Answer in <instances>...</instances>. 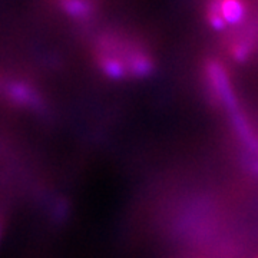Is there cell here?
<instances>
[{"label": "cell", "mask_w": 258, "mask_h": 258, "mask_svg": "<svg viewBox=\"0 0 258 258\" xmlns=\"http://www.w3.org/2000/svg\"><path fill=\"white\" fill-rule=\"evenodd\" d=\"M215 6H217V9H218L225 23H235L244 15V6L241 5L240 2L225 0V2H221V3H217Z\"/></svg>", "instance_id": "6da1fadb"}, {"label": "cell", "mask_w": 258, "mask_h": 258, "mask_svg": "<svg viewBox=\"0 0 258 258\" xmlns=\"http://www.w3.org/2000/svg\"><path fill=\"white\" fill-rule=\"evenodd\" d=\"M208 20H210V23H211L214 28H222V26L225 25V22H224V19L221 18V15H220V12H218L215 5H214L212 9L208 12Z\"/></svg>", "instance_id": "7a4b0ae2"}]
</instances>
